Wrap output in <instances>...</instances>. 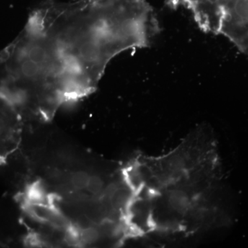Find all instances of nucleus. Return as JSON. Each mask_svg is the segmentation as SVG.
Listing matches in <instances>:
<instances>
[{
  "label": "nucleus",
  "mask_w": 248,
  "mask_h": 248,
  "mask_svg": "<svg viewBox=\"0 0 248 248\" xmlns=\"http://www.w3.org/2000/svg\"><path fill=\"white\" fill-rule=\"evenodd\" d=\"M159 29L147 0H48L3 59L18 86L63 105L92 94L112 59L149 46Z\"/></svg>",
  "instance_id": "1"
},
{
  "label": "nucleus",
  "mask_w": 248,
  "mask_h": 248,
  "mask_svg": "<svg viewBox=\"0 0 248 248\" xmlns=\"http://www.w3.org/2000/svg\"><path fill=\"white\" fill-rule=\"evenodd\" d=\"M24 125L19 111L0 94V164H4L20 146Z\"/></svg>",
  "instance_id": "2"
}]
</instances>
